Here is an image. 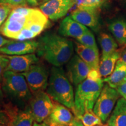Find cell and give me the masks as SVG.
Instances as JSON below:
<instances>
[{
	"label": "cell",
	"mask_w": 126,
	"mask_h": 126,
	"mask_svg": "<svg viewBox=\"0 0 126 126\" xmlns=\"http://www.w3.org/2000/svg\"><path fill=\"white\" fill-rule=\"evenodd\" d=\"M47 87V93L52 99L73 110L75 99L73 88L61 68L55 66L52 68Z\"/></svg>",
	"instance_id": "obj_3"
},
{
	"label": "cell",
	"mask_w": 126,
	"mask_h": 126,
	"mask_svg": "<svg viewBox=\"0 0 126 126\" xmlns=\"http://www.w3.org/2000/svg\"><path fill=\"white\" fill-rule=\"evenodd\" d=\"M87 78L92 79H98L99 78H101L102 77L100 76V74L99 73L98 70L91 69L89 74H88Z\"/></svg>",
	"instance_id": "obj_32"
},
{
	"label": "cell",
	"mask_w": 126,
	"mask_h": 126,
	"mask_svg": "<svg viewBox=\"0 0 126 126\" xmlns=\"http://www.w3.org/2000/svg\"><path fill=\"white\" fill-rule=\"evenodd\" d=\"M37 54L55 67L66 64L72 58L74 45L64 36L48 33L39 39Z\"/></svg>",
	"instance_id": "obj_2"
},
{
	"label": "cell",
	"mask_w": 126,
	"mask_h": 126,
	"mask_svg": "<svg viewBox=\"0 0 126 126\" xmlns=\"http://www.w3.org/2000/svg\"><path fill=\"white\" fill-rule=\"evenodd\" d=\"M13 7L11 6L0 4V27L8 17Z\"/></svg>",
	"instance_id": "obj_26"
},
{
	"label": "cell",
	"mask_w": 126,
	"mask_h": 126,
	"mask_svg": "<svg viewBox=\"0 0 126 126\" xmlns=\"http://www.w3.org/2000/svg\"><path fill=\"white\" fill-rule=\"evenodd\" d=\"M52 122L62 126H70L75 119L71 111L60 103L54 105V108L48 117Z\"/></svg>",
	"instance_id": "obj_16"
},
{
	"label": "cell",
	"mask_w": 126,
	"mask_h": 126,
	"mask_svg": "<svg viewBox=\"0 0 126 126\" xmlns=\"http://www.w3.org/2000/svg\"></svg>",
	"instance_id": "obj_42"
},
{
	"label": "cell",
	"mask_w": 126,
	"mask_h": 126,
	"mask_svg": "<svg viewBox=\"0 0 126 126\" xmlns=\"http://www.w3.org/2000/svg\"><path fill=\"white\" fill-rule=\"evenodd\" d=\"M89 31L86 26L74 20L71 17L67 16L61 22L59 32L64 37L78 38Z\"/></svg>",
	"instance_id": "obj_14"
},
{
	"label": "cell",
	"mask_w": 126,
	"mask_h": 126,
	"mask_svg": "<svg viewBox=\"0 0 126 126\" xmlns=\"http://www.w3.org/2000/svg\"><path fill=\"white\" fill-rule=\"evenodd\" d=\"M102 48V56H109L117 50L118 45L114 39L106 33H101L98 37Z\"/></svg>",
	"instance_id": "obj_22"
},
{
	"label": "cell",
	"mask_w": 126,
	"mask_h": 126,
	"mask_svg": "<svg viewBox=\"0 0 126 126\" xmlns=\"http://www.w3.org/2000/svg\"><path fill=\"white\" fill-rule=\"evenodd\" d=\"M75 51L78 56L89 66L91 69L99 70L100 60L98 49L85 46L77 42H75Z\"/></svg>",
	"instance_id": "obj_15"
},
{
	"label": "cell",
	"mask_w": 126,
	"mask_h": 126,
	"mask_svg": "<svg viewBox=\"0 0 126 126\" xmlns=\"http://www.w3.org/2000/svg\"><path fill=\"white\" fill-rule=\"evenodd\" d=\"M96 126H110L109 124H98V125H96Z\"/></svg>",
	"instance_id": "obj_39"
},
{
	"label": "cell",
	"mask_w": 126,
	"mask_h": 126,
	"mask_svg": "<svg viewBox=\"0 0 126 126\" xmlns=\"http://www.w3.org/2000/svg\"><path fill=\"white\" fill-rule=\"evenodd\" d=\"M4 111L0 114V126H14L13 115L15 106H5Z\"/></svg>",
	"instance_id": "obj_23"
},
{
	"label": "cell",
	"mask_w": 126,
	"mask_h": 126,
	"mask_svg": "<svg viewBox=\"0 0 126 126\" xmlns=\"http://www.w3.org/2000/svg\"><path fill=\"white\" fill-rule=\"evenodd\" d=\"M122 50H117L113 54L102 56L99 65V71L100 76L106 78L112 73L116 67V63L120 56Z\"/></svg>",
	"instance_id": "obj_18"
},
{
	"label": "cell",
	"mask_w": 126,
	"mask_h": 126,
	"mask_svg": "<svg viewBox=\"0 0 126 126\" xmlns=\"http://www.w3.org/2000/svg\"><path fill=\"white\" fill-rule=\"evenodd\" d=\"M22 74L26 79L32 94L44 91L48 86V72L43 65L34 64L28 71Z\"/></svg>",
	"instance_id": "obj_8"
},
{
	"label": "cell",
	"mask_w": 126,
	"mask_h": 126,
	"mask_svg": "<svg viewBox=\"0 0 126 126\" xmlns=\"http://www.w3.org/2000/svg\"><path fill=\"white\" fill-rule=\"evenodd\" d=\"M48 18L40 9L26 7H14L0 28L3 36L14 40H31L48 27Z\"/></svg>",
	"instance_id": "obj_1"
},
{
	"label": "cell",
	"mask_w": 126,
	"mask_h": 126,
	"mask_svg": "<svg viewBox=\"0 0 126 126\" xmlns=\"http://www.w3.org/2000/svg\"><path fill=\"white\" fill-rule=\"evenodd\" d=\"M108 28L120 47L126 46V20H116L110 23Z\"/></svg>",
	"instance_id": "obj_20"
},
{
	"label": "cell",
	"mask_w": 126,
	"mask_h": 126,
	"mask_svg": "<svg viewBox=\"0 0 126 126\" xmlns=\"http://www.w3.org/2000/svg\"><path fill=\"white\" fill-rule=\"evenodd\" d=\"M29 103L34 120L37 123L43 122L49 117L54 105L49 94L44 91L33 94Z\"/></svg>",
	"instance_id": "obj_7"
},
{
	"label": "cell",
	"mask_w": 126,
	"mask_h": 126,
	"mask_svg": "<svg viewBox=\"0 0 126 126\" xmlns=\"http://www.w3.org/2000/svg\"><path fill=\"white\" fill-rule=\"evenodd\" d=\"M8 61L6 55H0V85L1 84L4 72L7 71Z\"/></svg>",
	"instance_id": "obj_28"
},
{
	"label": "cell",
	"mask_w": 126,
	"mask_h": 126,
	"mask_svg": "<svg viewBox=\"0 0 126 126\" xmlns=\"http://www.w3.org/2000/svg\"><path fill=\"white\" fill-rule=\"evenodd\" d=\"M38 46V42L34 40H11L0 48V53L9 56L32 54L37 50Z\"/></svg>",
	"instance_id": "obj_11"
},
{
	"label": "cell",
	"mask_w": 126,
	"mask_h": 126,
	"mask_svg": "<svg viewBox=\"0 0 126 126\" xmlns=\"http://www.w3.org/2000/svg\"><path fill=\"white\" fill-rule=\"evenodd\" d=\"M73 1L74 6L76 7V9L97 8L94 5L91 0H73Z\"/></svg>",
	"instance_id": "obj_29"
},
{
	"label": "cell",
	"mask_w": 126,
	"mask_h": 126,
	"mask_svg": "<svg viewBox=\"0 0 126 126\" xmlns=\"http://www.w3.org/2000/svg\"><path fill=\"white\" fill-rule=\"evenodd\" d=\"M74 6L73 0H50L40 7L47 18L57 20L64 16Z\"/></svg>",
	"instance_id": "obj_9"
},
{
	"label": "cell",
	"mask_w": 126,
	"mask_h": 126,
	"mask_svg": "<svg viewBox=\"0 0 126 126\" xmlns=\"http://www.w3.org/2000/svg\"><path fill=\"white\" fill-rule=\"evenodd\" d=\"M1 85L3 92L17 103L28 102L32 96L26 79L22 73L7 70Z\"/></svg>",
	"instance_id": "obj_5"
},
{
	"label": "cell",
	"mask_w": 126,
	"mask_h": 126,
	"mask_svg": "<svg viewBox=\"0 0 126 126\" xmlns=\"http://www.w3.org/2000/svg\"><path fill=\"white\" fill-rule=\"evenodd\" d=\"M3 99V92L2 90L1 89V87H0V102L2 101Z\"/></svg>",
	"instance_id": "obj_38"
},
{
	"label": "cell",
	"mask_w": 126,
	"mask_h": 126,
	"mask_svg": "<svg viewBox=\"0 0 126 126\" xmlns=\"http://www.w3.org/2000/svg\"><path fill=\"white\" fill-rule=\"evenodd\" d=\"M121 96L126 99V80L116 88Z\"/></svg>",
	"instance_id": "obj_31"
},
{
	"label": "cell",
	"mask_w": 126,
	"mask_h": 126,
	"mask_svg": "<svg viewBox=\"0 0 126 126\" xmlns=\"http://www.w3.org/2000/svg\"><path fill=\"white\" fill-rule=\"evenodd\" d=\"M103 80L86 78L77 86L75 94L74 108L72 112L77 119H81L87 110L94 109L103 87Z\"/></svg>",
	"instance_id": "obj_4"
},
{
	"label": "cell",
	"mask_w": 126,
	"mask_h": 126,
	"mask_svg": "<svg viewBox=\"0 0 126 126\" xmlns=\"http://www.w3.org/2000/svg\"><path fill=\"white\" fill-rule=\"evenodd\" d=\"M3 111H4V109H1V108H0V114L2 113Z\"/></svg>",
	"instance_id": "obj_40"
},
{
	"label": "cell",
	"mask_w": 126,
	"mask_h": 126,
	"mask_svg": "<svg viewBox=\"0 0 126 126\" xmlns=\"http://www.w3.org/2000/svg\"><path fill=\"white\" fill-rule=\"evenodd\" d=\"M28 3L29 5L32 6H36L38 5V1L37 0H27Z\"/></svg>",
	"instance_id": "obj_37"
},
{
	"label": "cell",
	"mask_w": 126,
	"mask_h": 126,
	"mask_svg": "<svg viewBox=\"0 0 126 126\" xmlns=\"http://www.w3.org/2000/svg\"><path fill=\"white\" fill-rule=\"evenodd\" d=\"M118 61L126 64V48L121 52L120 56V58L118 60Z\"/></svg>",
	"instance_id": "obj_34"
},
{
	"label": "cell",
	"mask_w": 126,
	"mask_h": 126,
	"mask_svg": "<svg viewBox=\"0 0 126 126\" xmlns=\"http://www.w3.org/2000/svg\"><path fill=\"white\" fill-rule=\"evenodd\" d=\"M76 39L78 43L85 46L98 49L94 34L89 30Z\"/></svg>",
	"instance_id": "obj_25"
},
{
	"label": "cell",
	"mask_w": 126,
	"mask_h": 126,
	"mask_svg": "<svg viewBox=\"0 0 126 126\" xmlns=\"http://www.w3.org/2000/svg\"><path fill=\"white\" fill-rule=\"evenodd\" d=\"M70 126H85L83 124H82V123L81 120H79L75 118V119L74 120V122L72 123V124H71Z\"/></svg>",
	"instance_id": "obj_36"
},
{
	"label": "cell",
	"mask_w": 126,
	"mask_h": 126,
	"mask_svg": "<svg viewBox=\"0 0 126 126\" xmlns=\"http://www.w3.org/2000/svg\"><path fill=\"white\" fill-rule=\"evenodd\" d=\"M33 126H65L60 125V124L54 123L52 122L49 119V118L48 117L47 119H46L45 121H43V122L42 123H37L34 122Z\"/></svg>",
	"instance_id": "obj_30"
},
{
	"label": "cell",
	"mask_w": 126,
	"mask_h": 126,
	"mask_svg": "<svg viewBox=\"0 0 126 126\" xmlns=\"http://www.w3.org/2000/svg\"><path fill=\"white\" fill-rule=\"evenodd\" d=\"M27 3V0H0V4L7 5L13 8L25 7Z\"/></svg>",
	"instance_id": "obj_27"
},
{
	"label": "cell",
	"mask_w": 126,
	"mask_h": 126,
	"mask_svg": "<svg viewBox=\"0 0 126 126\" xmlns=\"http://www.w3.org/2000/svg\"><path fill=\"white\" fill-rule=\"evenodd\" d=\"M44 1H46V2H47V1H50V0H43Z\"/></svg>",
	"instance_id": "obj_41"
},
{
	"label": "cell",
	"mask_w": 126,
	"mask_h": 126,
	"mask_svg": "<svg viewBox=\"0 0 126 126\" xmlns=\"http://www.w3.org/2000/svg\"><path fill=\"white\" fill-rule=\"evenodd\" d=\"M85 126H96L102 123L101 119L92 110L86 111L80 119Z\"/></svg>",
	"instance_id": "obj_24"
},
{
	"label": "cell",
	"mask_w": 126,
	"mask_h": 126,
	"mask_svg": "<svg viewBox=\"0 0 126 126\" xmlns=\"http://www.w3.org/2000/svg\"><path fill=\"white\" fill-rule=\"evenodd\" d=\"M108 124L110 126H126V99L122 97L117 100L111 112Z\"/></svg>",
	"instance_id": "obj_17"
},
{
	"label": "cell",
	"mask_w": 126,
	"mask_h": 126,
	"mask_svg": "<svg viewBox=\"0 0 126 126\" xmlns=\"http://www.w3.org/2000/svg\"><path fill=\"white\" fill-rule=\"evenodd\" d=\"M6 56L9 60L7 70L18 73L26 72L39 61L38 58L33 53L19 56Z\"/></svg>",
	"instance_id": "obj_13"
},
{
	"label": "cell",
	"mask_w": 126,
	"mask_h": 126,
	"mask_svg": "<svg viewBox=\"0 0 126 126\" xmlns=\"http://www.w3.org/2000/svg\"><path fill=\"white\" fill-rule=\"evenodd\" d=\"M91 70L89 66L78 55H74L67 65L68 77L72 84L78 86L87 78Z\"/></svg>",
	"instance_id": "obj_10"
},
{
	"label": "cell",
	"mask_w": 126,
	"mask_h": 126,
	"mask_svg": "<svg viewBox=\"0 0 126 126\" xmlns=\"http://www.w3.org/2000/svg\"><path fill=\"white\" fill-rule=\"evenodd\" d=\"M120 96L116 89L110 87L108 84L103 86L93 110L102 122H106Z\"/></svg>",
	"instance_id": "obj_6"
},
{
	"label": "cell",
	"mask_w": 126,
	"mask_h": 126,
	"mask_svg": "<svg viewBox=\"0 0 126 126\" xmlns=\"http://www.w3.org/2000/svg\"><path fill=\"white\" fill-rule=\"evenodd\" d=\"M34 118L30 107L19 110L16 107L13 115L14 126H33Z\"/></svg>",
	"instance_id": "obj_21"
},
{
	"label": "cell",
	"mask_w": 126,
	"mask_h": 126,
	"mask_svg": "<svg viewBox=\"0 0 126 126\" xmlns=\"http://www.w3.org/2000/svg\"><path fill=\"white\" fill-rule=\"evenodd\" d=\"M99 10L98 8H77L71 14L74 20L96 31L99 26Z\"/></svg>",
	"instance_id": "obj_12"
},
{
	"label": "cell",
	"mask_w": 126,
	"mask_h": 126,
	"mask_svg": "<svg viewBox=\"0 0 126 126\" xmlns=\"http://www.w3.org/2000/svg\"><path fill=\"white\" fill-rule=\"evenodd\" d=\"M91 1L95 7L100 8L106 5L109 1V0H91Z\"/></svg>",
	"instance_id": "obj_33"
},
{
	"label": "cell",
	"mask_w": 126,
	"mask_h": 126,
	"mask_svg": "<svg viewBox=\"0 0 126 126\" xmlns=\"http://www.w3.org/2000/svg\"><path fill=\"white\" fill-rule=\"evenodd\" d=\"M1 34H2L0 32V48H1L2 46L7 45V43H8L9 42H10L11 41V40H8V39L4 38Z\"/></svg>",
	"instance_id": "obj_35"
},
{
	"label": "cell",
	"mask_w": 126,
	"mask_h": 126,
	"mask_svg": "<svg viewBox=\"0 0 126 126\" xmlns=\"http://www.w3.org/2000/svg\"><path fill=\"white\" fill-rule=\"evenodd\" d=\"M103 80L110 87L116 89L126 80V64L117 60L112 73Z\"/></svg>",
	"instance_id": "obj_19"
}]
</instances>
